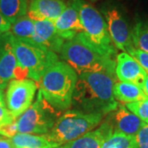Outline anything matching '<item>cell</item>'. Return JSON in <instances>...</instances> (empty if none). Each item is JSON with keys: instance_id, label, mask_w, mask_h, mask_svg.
Masks as SVG:
<instances>
[{"instance_id": "1", "label": "cell", "mask_w": 148, "mask_h": 148, "mask_svg": "<svg viewBox=\"0 0 148 148\" xmlns=\"http://www.w3.org/2000/svg\"><path fill=\"white\" fill-rule=\"evenodd\" d=\"M115 77L111 71L79 74L72 105L77 110L104 115L115 110L119 106L113 93Z\"/></svg>"}, {"instance_id": "2", "label": "cell", "mask_w": 148, "mask_h": 148, "mask_svg": "<svg viewBox=\"0 0 148 148\" xmlns=\"http://www.w3.org/2000/svg\"><path fill=\"white\" fill-rule=\"evenodd\" d=\"M59 53L63 61L78 75L103 71L115 72V50L97 46L84 32L66 40Z\"/></svg>"}, {"instance_id": "3", "label": "cell", "mask_w": 148, "mask_h": 148, "mask_svg": "<svg viewBox=\"0 0 148 148\" xmlns=\"http://www.w3.org/2000/svg\"><path fill=\"white\" fill-rule=\"evenodd\" d=\"M78 74L64 61L51 64L43 73L38 85L43 98L58 112L72 106Z\"/></svg>"}, {"instance_id": "4", "label": "cell", "mask_w": 148, "mask_h": 148, "mask_svg": "<svg viewBox=\"0 0 148 148\" xmlns=\"http://www.w3.org/2000/svg\"><path fill=\"white\" fill-rule=\"evenodd\" d=\"M11 40L18 65L16 79L30 78L39 83L45 70L58 60L55 53L34 43L17 39L12 34Z\"/></svg>"}, {"instance_id": "5", "label": "cell", "mask_w": 148, "mask_h": 148, "mask_svg": "<svg viewBox=\"0 0 148 148\" xmlns=\"http://www.w3.org/2000/svg\"><path fill=\"white\" fill-rule=\"evenodd\" d=\"M103 117L102 114L68 110L58 118L45 135L49 141L61 146L94 129L101 123Z\"/></svg>"}, {"instance_id": "6", "label": "cell", "mask_w": 148, "mask_h": 148, "mask_svg": "<svg viewBox=\"0 0 148 148\" xmlns=\"http://www.w3.org/2000/svg\"><path fill=\"white\" fill-rule=\"evenodd\" d=\"M38 91L36 101L16 119L18 133L44 135L51 130L60 115Z\"/></svg>"}, {"instance_id": "7", "label": "cell", "mask_w": 148, "mask_h": 148, "mask_svg": "<svg viewBox=\"0 0 148 148\" xmlns=\"http://www.w3.org/2000/svg\"><path fill=\"white\" fill-rule=\"evenodd\" d=\"M79 16L84 33L92 42L103 49L115 50L106 20L99 11L85 0H79Z\"/></svg>"}, {"instance_id": "8", "label": "cell", "mask_w": 148, "mask_h": 148, "mask_svg": "<svg viewBox=\"0 0 148 148\" xmlns=\"http://www.w3.org/2000/svg\"><path fill=\"white\" fill-rule=\"evenodd\" d=\"M38 83L30 79H13L7 86L5 105L12 115L17 119L32 105Z\"/></svg>"}, {"instance_id": "9", "label": "cell", "mask_w": 148, "mask_h": 148, "mask_svg": "<svg viewBox=\"0 0 148 148\" xmlns=\"http://www.w3.org/2000/svg\"><path fill=\"white\" fill-rule=\"evenodd\" d=\"M109 34L114 45L123 52H126L133 46L131 31L126 18L118 8L107 6L103 8Z\"/></svg>"}, {"instance_id": "10", "label": "cell", "mask_w": 148, "mask_h": 148, "mask_svg": "<svg viewBox=\"0 0 148 148\" xmlns=\"http://www.w3.org/2000/svg\"><path fill=\"white\" fill-rule=\"evenodd\" d=\"M53 23L58 36L65 41L73 39L79 33L84 32L80 20L79 0H69L66 9Z\"/></svg>"}, {"instance_id": "11", "label": "cell", "mask_w": 148, "mask_h": 148, "mask_svg": "<svg viewBox=\"0 0 148 148\" xmlns=\"http://www.w3.org/2000/svg\"><path fill=\"white\" fill-rule=\"evenodd\" d=\"M17 66L11 33H0V87L2 89L4 90L11 81L14 79Z\"/></svg>"}, {"instance_id": "12", "label": "cell", "mask_w": 148, "mask_h": 148, "mask_svg": "<svg viewBox=\"0 0 148 148\" xmlns=\"http://www.w3.org/2000/svg\"><path fill=\"white\" fill-rule=\"evenodd\" d=\"M115 74L120 82L133 83L141 88L147 75L142 66L126 52L117 55Z\"/></svg>"}, {"instance_id": "13", "label": "cell", "mask_w": 148, "mask_h": 148, "mask_svg": "<svg viewBox=\"0 0 148 148\" xmlns=\"http://www.w3.org/2000/svg\"><path fill=\"white\" fill-rule=\"evenodd\" d=\"M34 21L33 43L53 53H60L65 40L58 36L53 21L47 20Z\"/></svg>"}, {"instance_id": "14", "label": "cell", "mask_w": 148, "mask_h": 148, "mask_svg": "<svg viewBox=\"0 0 148 148\" xmlns=\"http://www.w3.org/2000/svg\"><path fill=\"white\" fill-rule=\"evenodd\" d=\"M108 121L113 127L114 132L123 133L127 136L135 137L138 131L146 124L125 106L119 105Z\"/></svg>"}, {"instance_id": "15", "label": "cell", "mask_w": 148, "mask_h": 148, "mask_svg": "<svg viewBox=\"0 0 148 148\" xmlns=\"http://www.w3.org/2000/svg\"><path fill=\"white\" fill-rule=\"evenodd\" d=\"M66 8L63 0H30L27 15L34 21H54Z\"/></svg>"}, {"instance_id": "16", "label": "cell", "mask_w": 148, "mask_h": 148, "mask_svg": "<svg viewBox=\"0 0 148 148\" xmlns=\"http://www.w3.org/2000/svg\"><path fill=\"white\" fill-rule=\"evenodd\" d=\"M113 133V127L107 120L97 129L86 132L77 139L64 143L58 148H101L103 143Z\"/></svg>"}, {"instance_id": "17", "label": "cell", "mask_w": 148, "mask_h": 148, "mask_svg": "<svg viewBox=\"0 0 148 148\" xmlns=\"http://www.w3.org/2000/svg\"><path fill=\"white\" fill-rule=\"evenodd\" d=\"M12 148H57L58 144L49 141L45 134L16 133L10 138Z\"/></svg>"}, {"instance_id": "18", "label": "cell", "mask_w": 148, "mask_h": 148, "mask_svg": "<svg viewBox=\"0 0 148 148\" xmlns=\"http://www.w3.org/2000/svg\"><path fill=\"white\" fill-rule=\"evenodd\" d=\"M113 93L114 99L117 101L125 104L141 101L147 98L142 88L138 86L133 83L124 82L120 81L114 83Z\"/></svg>"}, {"instance_id": "19", "label": "cell", "mask_w": 148, "mask_h": 148, "mask_svg": "<svg viewBox=\"0 0 148 148\" xmlns=\"http://www.w3.org/2000/svg\"><path fill=\"white\" fill-rule=\"evenodd\" d=\"M28 0H0V14L11 24L27 15Z\"/></svg>"}, {"instance_id": "20", "label": "cell", "mask_w": 148, "mask_h": 148, "mask_svg": "<svg viewBox=\"0 0 148 148\" xmlns=\"http://www.w3.org/2000/svg\"><path fill=\"white\" fill-rule=\"evenodd\" d=\"M34 22L27 15L21 16L11 24L9 32L17 39L33 43Z\"/></svg>"}, {"instance_id": "21", "label": "cell", "mask_w": 148, "mask_h": 148, "mask_svg": "<svg viewBox=\"0 0 148 148\" xmlns=\"http://www.w3.org/2000/svg\"><path fill=\"white\" fill-rule=\"evenodd\" d=\"M131 35L133 46L148 53V20L137 22Z\"/></svg>"}, {"instance_id": "22", "label": "cell", "mask_w": 148, "mask_h": 148, "mask_svg": "<svg viewBox=\"0 0 148 148\" xmlns=\"http://www.w3.org/2000/svg\"><path fill=\"white\" fill-rule=\"evenodd\" d=\"M101 148H136L134 137L114 132L103 143Z\"/></svg>"}, {"instance_id": "23", "label": "cell", "mask_w": 148, "mask_h": 148, "mask_svg": "<svg viewBox=\"0 0 148 148\" xmlns=\"http://www.w3.org/2000/svg\"><path fill=\"white\" fill-rule=\"evenodd\" d=\"M125 106L128 110L148 124V97L141 101L125 104Z\"/></svg>"}, {"instance_id": "24", "label": "cell", "mask_w": 148, "mask_h": 148, "mask_svg": "<svg viewBox=\"0 0 148 148\" xmlns=\"http://www.w3.org/2000/svg\"><path fill=\"white\" fill-rule=\"evenodd\" d=\"M128 54H130L132 58H134L138 64H140L146 72L148 74V53L145 52L143 50H141L139 49H137L134 46L131 47L127 52Z\"/></svg>"}, {"instance_id": "25", "label": "cell", "mask_w": 148, "mask_h": 148, "mask_svg": "<svg viewBox=\"0 0 148 148\" xmlns=\"http://www.w3.org/2000/svg\"><path fill=\"white\" fill-rule=\"evenodd\" d=\"M16 133H18L16 119L3 123L0 125V135H3L6 138H12Z\"/></svg>"}, {"instance_id": "26", "label": "cell", "mask_w": 148, "mask_h": 148, "mask_svg": "<svg viewBox=\"0 0 148 148\" xmlns=\"http://www.w3.org/2000/svg\"><path fill=\"white\" fill-rule=\"evenodd\" d=\"M136 148H148V124L146 123L134 137Z\"/></svg>"}, {"instance_id": "27", "label": "cell", "mask_w": 148, "mask_h": 148, "mask_svg": "<svg viewBox=\"0 0 148 148\" xmlns=\"http://www.w3.org/2000/svg\"><path fill=\"white\" fill-rule=\"evenodd\" d=\"M14 119H16V118H14L12 115L10 111L7 109L5 105L0 104V125L3 124V123L12 120Z\"/></svg>"}, {"instance_id": "28", "label": "cell", "mask_w": 148, "mask_h": 148, "mask_svg": "<svg viewBox=\"0 0 148 148\" xmlns=\"http://www.w3.org/2000/svg\"><path fill=\"white\" fill-rule=\"evenodd\" d=\"M11 27V23L6 20L3 16L0 14V33L9 32Z\"/></svg>"}, {"instance_id": "29", "label": "cell", "mask_w": 148, "mask_h": 148, "mask_svg": "<svg viewBox=\"0 0 148 148\" xmlns=\"http://www.w3.org/2000/svg\"><path fill=\"white\" fill-rule=\"evenodd\" d=\"M0 148H12L10 139L0 138Z\"/></svg>"}, {"instance_id": "30", "label": "cell", "mask_w": 148, "mask_h": 148, "mask_svg": "<svg viewBox=\"0 0 148 148\" xmlns=\"http://www.w3.org/2000/svg\"><path fill=\"white\" fill-rule=\"evenodd\" d=\"M142 90L144 92V94L146 95L147 97H148V74L147 75V77L145 79V82L143 85V87H142Z\"/></svg>"}, {"instance_id": "31", "label": "cell", "mask_w": 148, "mask_h": 148, "mask_svg": "<svg viewBox=\"0 0 148 148\" xmlns=\"http://www.w3.org/2000/svg\"><path fill=\"white\" fill-rule=\"evenodd\" d=\"M0 104H2V105H5V100H4L3 89H2L1 87H0Z\"/></svg>"}, {"instance_id": "32", "label": "cell", "mask_w": 148, "mask_h": 148, "mask_svg": "<svg viewBox=\"0 0 148 148\" xmlns=\"http://www.w3.org/2000/svg\"><path fill=\"white\" fill-rule=\"evenodd\" d=\"M91 2H95V1H97V0H90Z\"/></svg>"}]
</instances>
